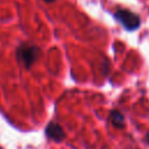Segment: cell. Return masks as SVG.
Wrapping results in <instances>:
<instances>
[{
    "instance_id": "cell-5",
    "label": "cell",
    "mask_w": 149,
    "mask_h": 149,
    "mask_svg": "<svg viewBox=\"0 0 149 149\" xmlns=\"http://www.w3.org/2000/svg\"><path fill=\"white\" fill-rule=\"evenodd\" d=\"M146 142L149 144V132H147V134H146Z\"/></svg>"
},
{
    "instance_id": "cell-4",
    "label": "cell",
    "mask_w": 149,
    "mask_h": 149,
    "mask_svg": "<svg viewBox=\"0 0 149 149\" xmlns=\"http://www.w3.org/2000/svg\"><path fill=\"white\" fill-rule=\"evenodd\" d=\"M109 119L116 128H123L125 127V118L119 111H115V109L112 111L111 115H109Z\"/></svg>"
},
{
    "instance_id": "cell-3",
    "label": "cell",
    "mask_w": 149,
    "mask_h": 149,
    "mask_svg": "<svg viewBox=\"0 0 149 149\" xmlns=\"http://www.w3.org/2000/svg\"><path fill=\"white\" fill-rule=\"evenodd\" d=\"M45 135L50 140L56 141V142H61L65 139V132L56 122H49L48 123V126L45 127Z\"/></svg>"
},
{
    "instance_id": "cell-2",
    "label": "cell",
    "mask_w": 149,
    "mask_h": 149,
    "mask_svg": "<svg viewBox=\"0 0 149 149\" xmlns=\"http://www.w3.org/2000/svg\"><path fill=\"white\" fill-rule=\"evenodd\" d=\"M115 19L127 29V30H135L140 27L141 20L140 16L134 14L128 9H119L115 13Z\"/></svg>"
},
{
    "instance_id": "cell-6",
    "label": "cell",
    "mask_w": 149,
    "mask_h": 149,
    "mask_svg": "<svg viewBox=\"0 0 149 149\" xmlns=\"http://www.w3.org/2000/svg\"><path fill=\"white\" fill-rule=\"evenodd\" d=\"M44 1H45V2H54L55 0H44Z\"/></svg>"
},
{
    "instance_id": "cell-1",
    "label": "cell",
    "mask_w": 149,
    "mask_h": 149,
    "mask_svg": "<svg viewBox=\"0 0 149 149\" xmlns=\"http://www.w3.org/2000/svg\"><path fill=\"white\" fill-rule=\"evenodd\" d=\"M17 58L22 62V64L26 68H30V65L38 58L40 56V49L30 43H23L20 45L16 52Z\"/></svg>"
}]
</instances>
